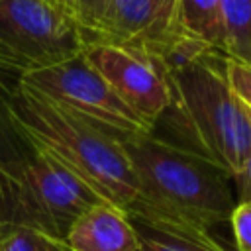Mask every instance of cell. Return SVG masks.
Instances as JSON below:
<instances>
[{"label": "cell", "instance_id": "1", "mask_svg": "<svg viewBox=\"0 0 251 251\" xmlns=\"http://www.w3.org/2000/svg\"><path fill=\"white\" fill-rule=\"evenodd\" d=\"M6 76L2 75L0 84L4 104L27 141L55 157L104 202L120 208L137 229L208 249L227 247L212 231L194 226L147 196L118 135L59 108L18 78L10 82Z\"/></svg>", "mask_w": 251, "mask_h": 251}, {"label": "cell", "instance_id": "2", "mask_svg": "<svg viewBox=\"0 0 251 251\" xmlns=\"http://www.w3.org/2000/svg\"><path fill=\"white\" fill-rule=\"evenodd\" d=\"M224 61L220 53H202L161 71L169 86L161 120L176 135V145L233 176L251 155V112L231 90Z\"/></svg>", "mask_w": 251, "mask_h": 251}, {"label": "cell", "instance_id": "3", "mask_svg": "<svg viewBox=\"0 0 251 251\" xmlns=\"http://www.w3.org/2000/svg\"><path fill=\"white\" fill-rule=\"evenodd\" d=\"M118 141L143 190L157 204L208 231L229 222L237 200L231 176L222 167L153 131L118 135Z\"/></svg>", "mask_w": 251, "mask_h": 251}, {"label": "cell", "instance_id": "4", "mask_svg": "<svg viewBox=\"0 0 251 251\" xmlns=\"http://www.w3.org/2000/svg\"><path fill=\"white\" fill-rule=\"evenodd\" d=\"M100 202L92 188L37 147L18 176H0V226L37 229L63 243L75 220Z\"/></svg>", "mask_w": 251, "mask_h": 251}, {"label": "cell", "instance_id": "5", "mask_svg": "<svg viewBox=\"0 0 251 251\" xmlns=\"http://www.w3.org/2000/svg\"><path fill=\"white\" fill-rule=\"evenodd\" d=\"M86 35L59 0H0V73L16 78L82 55Z\"/></svg>", "mask_w": 251, "mask_h": 251}, {"label": "cell", "instance_id": "6", "mask_svg": "<svg viewBox=\"0 0 251 251\" xmlns=\"http://www.w3.org/2000/svg\"><path fill=\"white\" fill-rule=\"evenodd\" d=\"M18 80L59 108L114 135L151 133L155 129L116 94L84 55L27 73Z\"/></svg>", "mask_w": 251, "mask_h": 251}, {"label": "cell", "instance_id": "7", "mask_svg": "<svg viewBox=\"0 0 251 251\" xmlns=\"http://www.w3.org/2000/svg\"><path fill=\"white\" fill-rule=\"evenodd\" d=\"M176 4L178 0H110L90 43L118 45L157 65L182 39Z\"/></svg>", "mask_w": 251, "mask_h": 251}, {"label": "cell", "instance_id": "8", "mask_svg": "<svg viewBox=\"0 0 251 251\" xmlns=\"http://www.w3.org/2000/svg\"><path fill=\"white\" fill-rule=\"evenodd\" d=\"M82 55L131 110L153 127L159 124L169 108V86L151 61L110 43H90Z\"/></svg>", "mask_w": 251, "mask_h": 251}, {"label": "cell", "instance_id": "9", "mask_svg": "<svg viewBox=\"0 0 251 251\" xmlns=\"http://www.w3.org/2000/svg\"><path fill=\"white\" fill-rule=\"evenodd\" d=\"M65 247L67 251H137L139 231L120 208L100 202L75 220Z\"/></svg>", "mask_w": 251, "mask_h": 251}, {"label": "cell", "instance_id": "10", "mask_svg": "<svg viewBox=\"0 0 251 251\" xmlns=\"http://www.w3.org/2000/svg\"><path fill=\"white\" fill-rule=\"evenodd\" d=\"M176 25L182 37L224 55V27L218 0H178Z\"/></svg>", "mask_w": 251, "mask_h": 251}, {"label": "cell", "instance_id": "11", "mask_svg": "<svg viewBox=\"0 0 251 251\" xmlns=\"http://www.w3.org/2000/svg\"><path fill=\"white\" fill-rule=\"evenodd\" d=\"M224 27V55L251 65V0H218Z\"/></svg>", "mask_w": 251, "mask_h": 251}, {"label": "cell", "instance_id": "12", "mask_svg": "<svg viewBox=\"0 0 251 251\" xmlns=\"http://www.w3.org/2000/svg\"><path fill=\"white\" fill-rule=\"evenodd\" d=\"M0 84H2V73H0ZM33 153L35 147L12 122L0 90V176H10V178L18 176L25 169Z\"/></svg>", "mask_w": 251, "mask_h": 251}, {"label": "cell", "instance_id": "13", "mask_svg": "<svg viewBox=\"0 0 251 251\" xmlns=\"http://www.w3.org/2000/svg\"><path fill=\"white\" fill-rule=\"evenodd\" d=\"M0 251H67L65 243L22 226H0Z\"/></svg>", "mask_w": 251, "mask_h": 251}, {"label": "cell", "instance_id": "14", "mask_svg": "<svg viewBox=\"0 0 251 251\" xmlns=\"http://www.w3.org/2000/svg\"><path fill=\"white\" fill-rule=\"evenodd\" d=\"M59 2L76 20V24L82 27V31L86 35V41L90 43V35L94 33L96 25L100 24L110 0H59Z\"/></svg>", "mask_w": 251, "mask_h": 251}, {"label": "cell", "instance_id": "15", "mask_svg": "<svg viewBox=\"0 0 251 251\" xmlns=\"http://www.w3.org/2000/svg\"><path fill=\"white\" fill-rule=\"evenodd\" d=\"M224 73H226V78H227L231 90L235 92V96L251 112V65H245V63L226 57Z\"/></svg>", "mask_w": 251, "mask_h": 251}, {"label": "cell", "instance_id": "16", "mask_svg": "<svg viewBox=\"0 0 251 251\" xmlns=\"http://www.w3.org/2000/svg\"><path fill=\"white\" fill-rule=\"evenodd\" d=\"M229 226L237 251H251V202H237L231 216Z\"/></svg>", "mask_w": 251, "mask_h": 251}, {"label": "cell", "instance_id": "17", "mask_svg": "<svg viewBox=\"0 0 251 251\" xmlns=\"http://www.w3.org/2000/svg\"><path fill=\"white\" fill-rule=\"evenodd\" d=\"M137 231H139V247H137V251H231L227 247H222V249L198 247V245L167 239V237H161V235H153V233L143 231V229H137Z\"/></svg>", "mask_w": 251, "mask_h": 251}, {"label": "cell", "instance_id": "18", "mask_svg": "<svg viewBox=\"0 0 251 251\" xmlns=\"http://www.w3.org/2000/svg\"><path fill=\"white\" fill-rule=\"evenodd\" d=\"M237 190V202H251V155L243 163V167L231 176Z\"/></svg>", "mask_w": 251, "mask_h": 251}]
</instances>
